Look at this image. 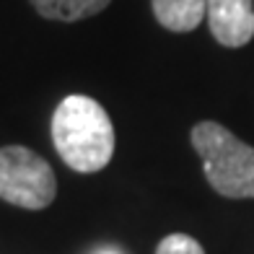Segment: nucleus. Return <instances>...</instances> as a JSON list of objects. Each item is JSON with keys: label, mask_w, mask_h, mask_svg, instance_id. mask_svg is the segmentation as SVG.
Wrapping results in <instances>:
<instances>
[{"label": "nucleus", "mask_w": 254, "mask_h": 254, "mask_svg": "<svg viewBox=\"0 0 254 254\" xmlns=\"http://www.w3.org/2000/svg\"><path fill=\"white\" fill-rule=\"evenodd\" d=\"M57 194L52 166L24 145L0 148V200L26 210H42Z\"/></svg>", "instance_id": "7ed1b4c3"}, {"label": "nucleus", "mask_w": 254, "mask_h": 254, "mask_svg": "<svg viewBox=\"0 0 254 254\" xmlns=\"http://www.w3.org/2000/svg\"><path fill=\"white\" fill-rule=\"evenodd\" d=\"M156 254H205V249L187 234H171L158 241Z\"/></svg>", "instance_id": "0eeeda50"}, {"label": "nucleus", "mask_w": 254, "mask_h": 254, "mask_svg": "<svg viewBox=\"0 0 254 254\" xmlns=\"http://www.w3.org/2000/svg\"><path fill=\"white\" fill-rule=\"evenodd\" d=\"M96 254H122L120 249H99Z\"/></svg>", "instance_id": "6e6552de"}, {"label": "nucleus", "mask_w": 254, "mask_h": 254, "mask_svg": "<svg viewBox=\"0 0 254 254\" xmlns=\"http://www.w3.org/2000/svg\"><path fill=\"white\" fill-rule=\"evenodd\" d=\"M112 0H31L37 13L52 21H80L96 16Z\"/></svg>", "instance_id": "423d86ee"}, {"label": "nucleus", "mask_w": 254, "mask_h": 254, "mask_svg": "<svg viewBox=\"0 0 254 254\" xmlns=\"http://www.w3.org/2000/svg\"><path fill=\"white\" fill-rule=\"evenodd\" d=\"M192 145L202 158L210 187L223 197H254V148L218 122L192 127Z\"/></svg>", "instance_id": "f03ea898"}, {"label": "nucleus", "mask_w": 254, "mask_h": 254, "mask_svg": "<svg viewBox=\"0 0 254 254\" xmlns=\"http://www.w3.org/2000/svg\"><path fill=\"white\" fill-rule=\"evenodd\" d=\"M151 3L158 24L177 34L194 31L207 16V0H151Z\"/></svg>", "instance_id": "39448f33"}, {"label": "nucleus", "mask_w": 254, "mask_h": 254, "mask_svg": "<svg viewBox=\"0 0 254 254\" xmlns=\"http://www.w3.org/2000/svg\"><path fill=\"white\" fill-rule=\"evenodd\" d=\"M52 143L78 174L101 171L114 156V127L107 109L83 94L65 96L52 114Z\"/></svg>", "instance_id": "f257e3e1"}, {"label": "nucleus", "mask_w": 254, "mask_h": 254, "mask_svg": "<svg viewBox=\"0 0 254 254\" xmlns=\"http://www.w3.org/2000/svg\"><path fill=\"white\" fill-rule=\"evenodd\" d=\"M207 24L218 44L244 47L254 37V0H207Z\"/></svg>", "instance_id": "20e7f679"}]
</instances>
